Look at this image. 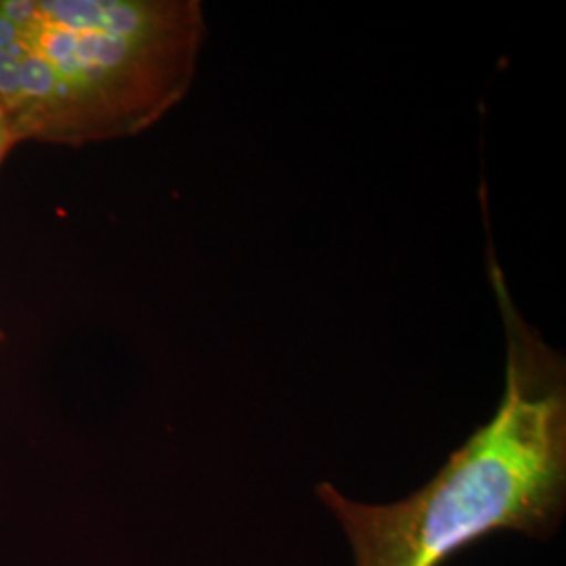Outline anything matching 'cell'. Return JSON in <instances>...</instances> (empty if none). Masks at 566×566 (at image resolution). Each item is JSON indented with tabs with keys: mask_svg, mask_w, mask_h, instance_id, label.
<instances>
[{
	"mask_svg": "<svg viewBox=\"0 0 566 566\" xmlns=\"http://www.w3.org/2000/svg\"><path fill=\"white\" fill-rule=\"evenodd\" d=\"M506 334V385L493 418L401 502L367 506L334 485L315 489L334 512L355 566H443L500 531L552 537L566 506L565 355L514 303L493 245H486Z\"/></svg>",
	"mask_w": 566,
	"mask_h": 566,
	"instance_id": "1",
	"label": "cell"
},
{
	"mask_svg": "<svg viewBox=\"0 0 566 566\" xmlns=\"http://www.w3.org/2000/svg\"><path fill=\"white\" fill-rule=\"evenodd\" d=\"M200 0H0V107L21 143L135 137L189 93Z\"/></svg>",
	"mask_w": 566,
	"mask_h": 566,
	"instance_id": "2",
	"label": "cell"
},
{
	"mask_svg": "<svg viewBox=\"0 0 566 566\" xmlns=\"http://www.w3.org/2000/svg\"><path fill=\"white\" fill-rule=\"evenodd\" d=\"M18 147V142L9 128V122L4 118V112L0 107V168L7 163V158L11 156V151Z\"/></svg>",
	"mask_w": 566,
	"mask_h": 566,
	"instance_id": "3",
	"label": "cell"
},
{
	"mask_svg": "<svg viewBox=\"0 0 566 566\" xmlns=\"http://www.w3.org/2000/svg\"><path fill=\"white\" fill-rule=\"evenodd\" d=\"M4 340V332H2V327H0V344Z\"/></svg>",
	"mask_w": 566,
	"mask_h": 566,
	"instance_id": "4",
	"label": "cell"
}]
</instances>
